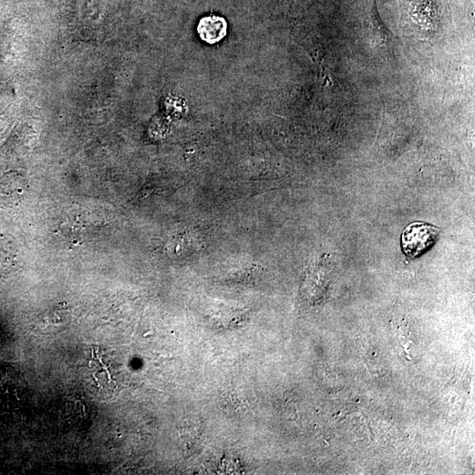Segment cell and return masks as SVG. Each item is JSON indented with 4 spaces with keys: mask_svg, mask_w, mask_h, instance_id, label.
Instances as JSON below:
<instances>
[{
    "mask_svg": "<svg viewBox=\"0 0 475 475\" xmlns=\"http://www.w3.org/2000/svg\"><path fill=\"white\" fill-rule=\"evenodd\" d=\"M440 229L425 223H413L403 231L401 244L408 257L415 258L436 242Z\"/></svg>",
    "mask_w": 475,
    "mask_h": 475,
    "instance_id": "6da1fadb",
    "label": "cell"
},
{
    "mask_svg": "<svg viewBox=\"0 0 475 475\" xmlns=\"http://www.w3.org/2000/svg\"><path fill=\"white\" fill-rule=\"evenodd\" d=\"M26 191L25 178L18 172H9L0 178V209L17 205Z\"/></svg>",
    "mask_w": 475,
    "mask_h": 475,
    "instance_id": "7a4b0ae2",
    "label": "cell"
},
{
    "mask_svg": "<svg viewBox=\"0 0 475 475\" xmlns=\"http://www.w3.org/2000/svg\"><path fill=\"white\" fill-rule=\"evenodd\" d=\"M198 32L202 41L214 45L227 35V21L220 16H206L199 22Z\"/></svg>",
    "mask_w": 475,
    "mask_h": 475,
    "instance_id": "3957f363",
    "label": "cell"
},
{
    "mask_svg": "<svg viewBox=\"0 0 475 475\" xmlns=\"http://www.w3.org/2000/svg\"><path fill=\"white\" fill-rule=\"evenodd\" d=\"M368 16L367 29L370 32L374 45L387 47L393 42V35L378 17L374 2L373 5L371 6V13Z\"/></svg>",
    "mask_w": 475,
    "mask_h": 475,
    "instance_id": "277c9868",
    "label": "cell"
}]
</instances>
